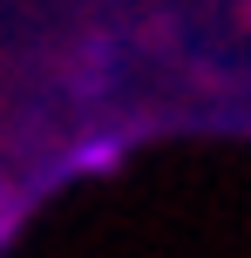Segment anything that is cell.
Listing matches in <instances>:
<instances>
[{"label": "cell", "instance_id": "cell-1", "mask_svg": "<svg viewBox=\"0 0 251 258\" xmlns=\"http://www.w3.org/2000/svg\"><path fill=\"white\" fill-rule=\"evenodd\" d=\"M116 163V143H89V150L75 156V170H109Z\"/></svg>", "mask_w": 251, "mask_h": 258}, {"label": "cell", "instance_id": "cell-2", "mask_svg": "<svg viewBox=\"0 0 251 258\" xmlns=\"http://www.w3.org/2000/svg\"><path fill=\"white\" fill-rule=\"evenodd\" d=\"M7 231H14V204L0 197V238H7Z\"/></svg>", "mask_w": 251, "mask_h": 258}]
</instances>
